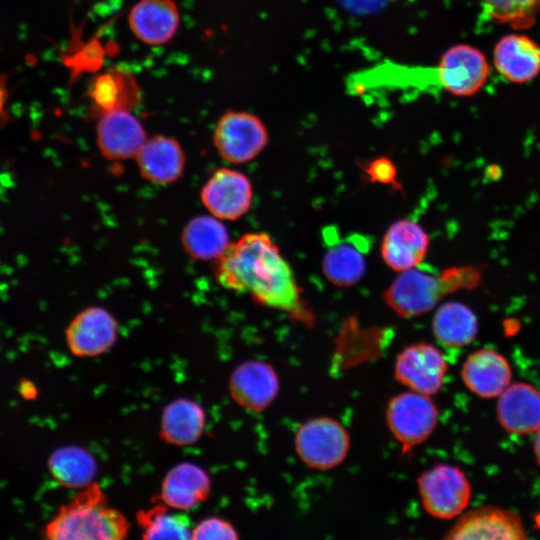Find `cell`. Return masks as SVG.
Masks as SVG:
<instances>
[{"label": "cell", "mask_w": 540, "mask_h": 540, "mask_svg": "<svg viewBox=\"0 0 540 540\" xmlns=\"http://www.w3.org/2000/svg\"><path fill=\"white\" fill-rule=\"evenodd\" d=\"M497 416L509 433L536 432L540 428V391L523 382L509 385L498 396Z\"/></svg>", "instance_id": "cell-21"}, {"label": "cell", "mask_w": 540, "mask_h": 540, "mask_svg": "<svg viewBox=\"0 0 540 540\" xmlns=\"http://www.w3.org/2000/svg\"><path fill=\"white\" fill-rule=\"evenodd\" d=\"M452 540H520L527 538L522 519L499 507L483 506L462 514L444 536Z\"/></svg>", "instance_id": "cell-12"}, {"label": "cell", "mask_w": 540, "mask_h": 540, "mask_svg": "<svg viewBox=\"0 0 540 540\" xmlns=\"http://www.w3.org/2000/svg\"><path fill=\"white\" fill-rule=\"evenodd\" d=\"M364 250L355 243L333 244L323 258V273L334 285L351 286L364 275L366 261Z\"/></svg>", "instance_id": "cell-28"}, {"label": "cell", "mask_w": 540, "mask_h": 540, "mask_svg": "<svg viewBox=\"0 0 540 540\" xmlns=\"http://www.w3.org/2000/svg\"><path fill=\"white\" fill-rule=\"evenodd\" d=\"M239 535L236 528L228 520L211 516L207 517L196 525H193L191 539H218V540H235Z\"/></svg>", "instance_id": "cell-30"}, {"label": "cell", "mask_w": 540, "mask_h": 540, "mask_svg": "<svg viewBox=\"0 0 540 540\" xmlns=\"http://www.w3.org/2000/svg\"><path fill=\"white\" fill-rule=\"evenodd\" d=\"M206 426V413L196 401L178 397L163 409L159 437L166 444L184 447L195 444Z\"/></svg>", "instance_id": "cell-22"}, {"label": "cell", "mask_w": 540, "mask_h": 540, "mask_svg": "<svg viewBox=\"0 0 540 540\" xmlns=\"http://www.w3.org/2000/svg\"><path fill=\"white\" fill-rule=\"evenodd\" d=\"M533 447L537 463L540 465V428L535 432Z\"/></svg>", "instance_id": "cell-33"}, {"label": "cell", "mask_w": 540, "mask_h": 540, "mask_svg": "<svg viewBox=\"0 0 540 540\" xmlns=\"http://www.w3.org/2000/svg\"><path fill=\"white\" fill-rule=\"evenodd\" d=\"M493 62L508 81L526 83L540 73V46L523 34L504 35L494 47Z\"/></svg>", "instance_id": "cell-19"}, {"label": "cell", "mask_w": 540, "mask_h": 540, "mask_svg": "<svg viewBox=\"0 0 540 540\" xmlns=\"http://www.w3.org/2000/svg\"><path fill=\"white\" fill-rule=\"evenodd\" d=\"M428 247L426 231L412 220L401 219L387 229L381 244V256L389 268L401 273L419 266Z\"/></svg>", "instance_id": "cell-17"}, {"label": "cell", "mask_w": 540, "mask_h": 540, "mask_svg": "<svg viewBox=\"0 0 540 540\" xmlns=\"http://www.w3.org/2000/svg\"><path fill=\"white\" fill-rule=\"evenodd\" d=\"M135 159L141 176L159 185L176 182L182 176L186 163L179 142L161 134L148 138Z\"/></svg>", "instance_id": "cell-18"}, {"label": "cell", "mask_w": 540, "mask_h": 540, "mask_svg": "<svg viewBox=\"0 0 540 540\" xmlns=\"http://www.w3.org/2000/svg\"><path fill=\"white\" fill-rule=\"evenodd\" d=\"M93 111L99 116L117 110H131L141 100L140 87L130 73L115 69L97 76L90 89Z\"/></svg>", "instance_id": "cell-24"}, {"label": "cell", "mask_w": 540, "mask_h": 540, "mask_svg": "<svg viewBox=\"0 0 540 540\" xmlns=\"http://www.w3.org/2000/svg\"><path fill=\"white\" fill-rule=\"evenodd\" d=\"M474 277L467 268H450L434 275L417 266L401 272L383 297L397 315L413 318L432 310L445 295L469 285Z\"/></svg>", "instance_id": "cell-3"}, {"label": "cell", "mask_w": 540, "mask_h": 540, "mask_svg": "<svg viewBox=\"0 0 540 540\" xmlns=\"http://www.w3.org/2000/svg\"><path fill=\"white\" fill-rule=\"evenodd\" d=\"M200 198L214 217L233 221L251 208L253 188L245 174L231 168H220L206 181Z\"/></svg>", "instance_id": "cell-10"}, {"label": "cell", "mask_w": 540, "mask_h": 540, "mask_svg": "<svg viewBox=\"0 0 540 540\" xmlns=\"http://www.w3.org/2000/svg\"><path fill=\"white\" fill-rule=\"evenodd\" d=\"M20 391H21V394H22L24 397L28 398V399L35 398V396L37 395V388H36V386H35L32 382H30V381L21 384Z\"/></svg>", "instance_id": "cell-32"}, {"label": "cell", "mask_w": 540, "mask_h": 540, "mask_svg": "<svg viewBox=\"0 0 540 540\" xmlns=\"http://www.w3.org/2000/svg\"><path fill=\"white\" fill-rule=\"evenodd\" d=\"M350 445L347 429L338 420L328 416L306 420L294 436V447L299 459L315 470H330L342 464Z\"/></svg>", "instance_id": "cell-4"}, {"label": "cell", "mask_w": 540, "mask_h": 540, "mask_svg": "<svg viewBox=\"0 0 540 540\" xmlns=\"http://www.w3.org/2000/svg\"><path fill=\"white\" fill-rule=\"evenodd\" d=\"M214 275L226 289L248 294L259 305L312 324L314 315L289 263L263 232L243 235L215 261Z\"/></svg>", "instance_id": "cell-1"}, {"label": "cell", "mask_w": 540, "mask_h": 540, "mask_svg": "<svg viewBox=\"0 0 540 540\" xmlns=\"http://www.w3.org/2000/svg\"><path fill=\"white\" fill-rule=\"evenodd\" d=\"M48 469L58 484L82 489L95 481L98 465L92 453L84 447L65 445L51 453Z\"/></svg>", "instance_id": "cell-26"}, {"label": "cell", "mask_w": 540, "mask_h": 540, "mask_svg": "<svg viewBox=\"0 0 540 540\" xmlns=\"http://www.w3.org/2000/svg\"><path fill=\"white\" fill-rule=\"evenodd\" d=\"M490 66L485 55L469 44L449 47L432 67L433 84L455 96L476 94L486 83Z\"/></svg>", "instance_id": "cell-8"}, {"label": "cell", "mask_w": 540, "mask_h": 540, "mask_svg": "<svg viewBox=\"0 0 540 540\" xmlns=\"http://www.w3.org/2000/svg\"><path fill=\"white\" fill-rule=\"evenodd\" d=\"M146 140V131L131 110L117 109L99 116L96 142L105 158H135Z\"/></svg>", "instance_id": "cell-14"}, {"label": "cell", "mask_w": 540, "mask_h": 540, "mask_svg": "<svg viewBox=\"0 0 540 540\" xmlns=\"http://www.w3.org/2000/svg\"><path fill=\"white\" fill-rule=\"evenodd\" d=\"M136 523L143 539H191L192 521L180 510L154 501V504L136 513Z\"/></svg>", "instance_id": "cell-27"}, {"label": "cell", "mask_w": 540, "mask_h": 540, "mask_svg": "<svg viewBox=\"0 0 540 540\" xmlns=\"http://www.w3.org/2000/svg\"><path fill=\"white\" fill-rule=\"evenodd\" d=\"M179 21V10L173 0H140L128 15L131 31L148 45L169 42L178 30Z\"/></svg>", "instance_id": "cell-20"}, {"label": "cell", "mask_w": 540, "mask_h": 540, "mask_svg": "<svg viewBox=\"0 0 540 540\" xmlns=\"http://www.w3.org/2000/svg\"><path fill=\"white\" fill-rule=\"evenodd\" d=\"M181 243L186 254L198 261H216L231 244L225 225L213 215H199L188 221Z\"/></svg>", "instance_id": "cell-23"}, {"label": "cell", "mask_w": 540, "mask_h": 540, "mask_svg": "<svg viewBox=\"0 0 540 540\" xmlns=\"http://www.w3.org/2000/svg\"><path fill=\"white\" fill-rule=\"evenodd\" d=\"M460 375L472 393L481 398H494L510 385L512 370L502 354L493 349L482 348L468 355Z\"/></svg>", "instance_id": "cell-16"}, {"label": "cell", "mask_w": 540, "mask_h": 540, "mask_svg": "<svg viewBox=\"0 0 540 540\" xmlns=\"http://www.w3.org/2000/svg\"><path fill=\"white\" fill-rule=\"evenodd\" d=\"M385 420L392 436L407 452L432 435L438 409L431 396L407 390L389 400Z\"/></svg>", "instance_id": "cell-6"}, {"label": "cell", "mask_w": 540, "mask_h": 540, "mask_svg": "<svg viewBox=\"0 0 540 540\" xmlns=\"http://www.w3.org/2000/svg\"><path fill=\"white\" fill-rule=\"evenodd\" d=\"M448 371L442 352L426 342L413 343L402 349L394 363L397 382L421 394L432 396L442 388Z\"/></svg>", "instance_id": "cell-9"}, {"label": "cell", "mask_w": 540, "mask_h": 540, "mask_svg": "<svg viewBox=\"0 0 540 540\" xmlns=\"http://www.w3.org/2000/svg\"><path fill=\"white\" fill-rule=\"evenodd\" d=\"M489 16L514 28H526L535 20L539 0H479Z\"/></svg>", "instance_id": "cell-29"}, {"label": "cell", "mask_w": 540, "mask_h": 540, "mask_svg": "<svg viewBox=\"0 0 540 540\" xmlns=\"http://www.w3.org/2000/svg\"><path fill=\"white\" fill-rule=\"evenodd\" d=\"M436 340L447 348H463L473 342L478 332V320L467 305L450 301L436 310L432 320Z\"/></svg>", "instance_id": "cell-25"}, {"label": "cell", "mask_w": 540, "mask_h": 540, "mask_svg": "<svg viewBox=\"0 0 540 540\" xmlns=\"http://www.w3.org/2000/svg\"><path fill=\"white\" fill-rule=\"evenodd\" d=\"M417 489L424 510L438 519L461 515L471 498V485L465 473L451 464H437L417 478Z\"/></svg>", "instance_id": "cell-5"}, {"label": "cell", "mask_w": 540, "mask_h": 540, "mask_svg": "<svg viewBox=\"0 0 540 540\" xmlns=\"http://www.w3.org/2000/svg\"><path fill=\"white\" fill-rule=\"evenodd\" d=\"M211 487V478L206 470L192 462H181L165 474L156 501L186 512L205 502Z\"/></svg>", "instance_id": "cell-15"}, {"label": "cell", "mask_w": 540, "mask_h": 540, "mask_svg": "<svg viewBox=\"0 0 540 540\" xmlns=\"http://www.w3.org/2000/svg\"><path fill=\"white\" fill-rule=\"evenodd\" d=\"M118 322L102 307L80 311L65 331L67 347L75 357H96L110 350L118 338Z\"/></svg>", "instance_id": "cell-11"}, {"label": "cell", "mask_w": 540, "mask_h": 540, "mask_svg": "<svg viewBox=\"0 0 540 540\" xmlns=\"http://www.w3.org/2000/svg\"><path fill=\"white\" fill-rule=\"evenodd\" d=\"M269 133L264 122L247 111H227L217 121L213 144L222 159L244 164L255 159L267 146Z\"/></svg>", "instance_id": "cell-7"}, {"label": "cell", "mask_w": 540, "mask_h": 540, "mask_svg": "<svg viewBox=\"0 0 540 540\" xmlns=\"http://www.w3.org/2000/svg\"><path fill=\"white\" fill-rule=\"evenodd\" d=\"M130 522L110 506L102 487L93 482L62 505L45 525L43 537L51 540H121Z\"/></svg>", "instance_id": "cell-2"}, {"label": "cell", "mask_w": 540, "mask_h": 540, "mask_svg": "<svg viewBox=\"0 0 540 540\" xmlns=\"http://www.w3.org/2000/svg\"><path fill=\"white\" fill-rule=\"evenodd\" d=\"M367 173L372 180L388 183L395 178V167L387 158H379L371 163Z\"/></svg>", "instance_id": "cell-31"}, {"label": "cell", "mask_w": 540, "mask_h": 540, "mask_svg": "<svg viewBox=\"0 0 540 540\" xmlns=\"http://www.w3.org/2000/svg\"><path fill=\"white\" fill-rule=\"evenodd\" d=\"M279 388V378L273 366L260 360L239 364L228 382L231 398L251 412L266 410L277 398Z\"/></svg>", "instance_id": "cell-13"}]
</instances>
